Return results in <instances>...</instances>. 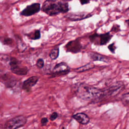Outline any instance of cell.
<instances>
[{"instance_id":"obj_1","label":"cell","mask_w":129,"mask_h":129,"mask_svg":"<svg viewBox=\"0 0 129 129\" xmlns=\"http://www.w3.org/2000/svg\"><path fill=\"white\" fill-rule=\"evenodd\" d=\"M76 94L80 99L92 102H98L105 98L103 89H99L85 83L76 85Z\"/></svg>"},{"instance_id":"obj_2","label":"cell","mask_w":129,"mask_h":129,"mask_svg":"<svg viewBox=\"0 0 129 129\" xmlns=\"http://www.w3.org/2000/svg\"><path fill=\"white\" fill-rule=\"evenodd\" d=\"M70 10L67 0H46L41 7V10L49 16L67 13Z\"/></svg>"},{"instance_id":"obj_3","label":"cell","mask_w":129,"mask_h":129,"mask_svg":"<svg viewBox=\"0 0 129 129\" xmlns=\"http://www.w3.org/2000/svg\"><path fill=\"white\" fill-rule=\"evenodd\" d=\"M9 65L11 72L17 75L24 76L28 73L27 67L21 64L20 62L15 57H11L9 60Z\"/></svg>"},{"instance_id":"obj_4","label":"cell","mask_w":129,"mask_h":129,"mask_svg":"<svg viewBox=\"0 0 129 129\" xmlns=\"http://www.w3.org/2000/svg\"><path fill=\"white\" fill-rule=\"evenodd\" d=\"M27 121V118L23 115L16 116L7 121L4 124V128L6 129H14L22 127L25 125Z\"/></svg>"},{"instance_id":"obj_5","label":"cell","mask_w":129,"mask_h":129,"mask_svg":"<svg viewBox=\"0 0 129 129\" xmlns=\"http://www.w3.org/2000/svg\"><path fill=\"white\" fill-rule=\"evenodd\" d=\"M112 35L109 32L104 34H93L89 36V39L92 43L95 45H103L106 44L112 38Z\"/></svg>"},{"instance_id":"obj_6","label":"cell","mask_w":129,"mask_h":129,"mask_svg":"<svg viewBox=\"0 0 129 129\" xmlns=\"http://www.w3.org/2000/svg\"><path fill=\"white\" fill-rule=\"evenodd\" d=\"M70 71L69 66L64 62H61L56 64L51 74V77H59L67 75Z\"/></svg>"},{"instance_id":"obj_7","label":"cell","mask_w":129,"mask_h":129,"mask_svg":"<svg viewBox=\"0 0 129 129\" xmlns=\"http://www.w3.org/2000/svg\"><path fill=\"white\" fill-rule=\"evenodd\" d=\"M40 3H34L30 5H28L20 13V15L25 17H29L32 16L41 10Z\"/></svg>"},{"instance_id":"obj_8","label":"cell","mask_w":129,"mask_h":129,"mask_svg":"<svg viewBox=\"0 0 129 129\" xmlns=\"http://www.w3.org/2000/svg\"><path fill=\"white\" fill-rule=\"evenodd\" d=\"M92 14L87 12H76L69 13L66 15L64 17L67 19L72 21H77L82 20L91 17Z\"/></svg>"},{"instance_id":"obj_9","label":"cell","mask_w":129,"mask_h":129,"mask_svg":"<svg viewBox=\"0 0 129 129\" xmlns=\"http://www.w3.org/2000/svg\"><path fill=\"white\" fill-rule=\"evenodd\" d=\"M64 48L67 52L76 53L81 51L82 48V45L79 40L76 39L75 40L70 41L67 43Z\"/></svg>"},{"instance_id":"obj_10","label":"cell","mask_w":129,"mask_h":129,"mask_svg":"<svg viewBox=\"0 0 129 129\" xmlns=\"http://www.w3.org/2000/svg\"><path fill=\"white\" fill-rule=\"evenodd\" d=\"M39 78L37 76H32L24 81L22 84V89L29 92L32 87L34 86L38 81Z\"/></svg>"},{"instance_id":"obj_11","label":"cell","mask_w":129,"mask_h":129,"mask_svg":"<svg viewBox=\"0 0 129 129\" xmlns=\"http://www.w3.org/2000/svg\"><path fill=\"white\" fill-rule=\"evenodd\" d=\"M73 117L82 124H87L90 122L89 116L85 113L79 112L73 115Z\"/></svg>"},{"instance_id":"obj_12","label":"cell","mask_w":129,"mask_h":129,"mask_svg":"<svg viewBox=\"0 0 129 129\" xmlns=\"http://www.w3.org/2000/svg\"><path fill=\"white\" fill-rule=\"evenodd\" d=\"M88 54L90 58L93 61H101L106 62H108V58L99 53L95 52H89Z\"/></svg>"},{"instance_id":"obj_13","label":"cell","mask_w":129,"mask_h":129,"mask_svg":"<svg viewBox=\"0 0 129 129\" xmlns=\"http://www.w3.org/2000/svg\"><path fill=\"white\" fill-rule=\"evenodd\" d=\"M95 67V65L93 63L89 62L87 63L85 65H84L82 67H79L78 68H76L75 70V71L77 73H81L83 72H85L86 71H88L89 70H91L92 69H93Z\"/></svg>"},{"instance_id":"obj_14","label":"cell","mask_w":129,"mask_h":129,"mask_svg":"<svg viewBox=\"0 0 129 129\" xmlns=\"http://www.w3.org/2000/svg\"><path fill=\"white\" fill-rule=\"evenodd\" d=\"M4 81H5V85L7 88H12L15 86L17 83V81L13 79L12 78L5 76L4 77Z\"/></svg>"},{"instance_id":"obj_15","label":"cell","mask_w":129,"mask_h":129,"mask_svg":"<svg viewBox=\"0 0 129 129\" xmlns=\"http://www.w3.org/2000/svg\"><path fill=\"white\" fill-rule=\"evenodd\" d=\"M59 54V49L58 47H55L53 49H52L49 53V57L50 58L52 59V60H54L56 59Z\"/></svg>"},{"instance_id":"obj_16","label":"cell","mask_w":129,"mask_h":129,"mask_svg":"<svg viewBox=\"0 0 129 129\" xmlns=\"http://www.w3.org/2000/svg\"><path fill=\"white\" fill-rule=\"evenodd\" d=\"M28 37L32 40H37L40 38L41 37V33L39 30H35L33 33H30L28 34Z\"/></svg>"},{"instance_id":"obj_17","label":"cell","mask_w":129,"mask_h":129,"mask_svg":"<svg viewBox=\"0 0 129 129\" xmlns=\"http://www.w3.org/2000/svg\"><path fill=\"white\" fill-rule=\"evenodd\" d=\"M122 103L126 106L129 105V92L124 94L121 97Z\"/></svg>"},{"instance_id":"obj_18","label":"cell","mask_w":129,"mask_h":129,"mask_svg":"<svg viewBox=\"0 0 129 129\" xmlns=\"http://www.w3.org/2000/svg\"><path fill=\"white\" fill-rule=\"evenodd\" d=\"M44 64V60L42 58H38L36 61V66H37V67H38V68L41 69L43 67Z\"/></svg>"},{"instance_id":"obj_19","label":"cell","mask_w":129,"mask_h":129,"mask_svg":"<svg viewBox=\"0 0 129 129\" xmlns=\"http://www.w3.org/2000/svg\"><path fill=\"white\" fill-rule=\"evenodd\" d=\"M58 113L56 112H53V113H52V114L50 115L49 119L51 121H53L55 119H56L58 117Z\"/></svg>"},{"instance_id":"obj_20","label":"cell","mask_w":129,"mask_h":129,"mask_svg":"<svg viewBox=\"0 0 129 129\" xmlns=\"http://www.w3.org/2000/svg\"><path fill=\"white\" fill-rule=\"evenodd\" d=\"M108 49H109V50L112 52V53H114L115 52V50L116 48V47L114 45V43H112L111 44H110L108 46Z\"/></svg>"},{"instance_id":"obj_21","label":"cell","mask_w":129,"mask_h":129,"mask_svg":"<svg viewBox=\"0 0 129 129\" xmlns=\"http://www.w3.org/2000/svg\"><path fill=\"white\" fill-rule=\"evenodd\" d=\"M48 122V118L46 117H43L41 119V124L42 126L45 125Z\"/></svg>"},{"instance_id":"obj_22","label":"cell","mask_w":129,"mask_h":129,"mask_svg":"<svg viewBox=\"0 0 129 129\" xmlns=\"http://www.w3.org/2000/svg\"><path fill=\"white\" fill-rule=\"evenodd\" d=\"M119 30V26L115 25L112 27L111 31H114V32H116V31H118Z\"/></svg>"},{"instance_id":"obj_23","label":"cell","mask_w":129,"mask_h":129,"mask_svg":"<svg viewBox=\"0 0 129 129\" xmlns=\"http://www.w3.org/2000/svg\"><path fill=\"white\" fill-rule=\"evenodd\" d=\"M13 40H12L10 38H7V39H5V40H4V43L5 44H7V45H9V44H12V43L13 42Z\"/></svg>"},{"instance_id":"obj_24","label":"cell","mask_w":129,"mask_h":129,"mask_svg":"<svg viewBox=\"0 0 129 129\" xmlns=\"http://www.w3.org/2000/svg\"><path fill=\"white\" fill-rule=\"evenodd\" d=\"M79 1H80V3L82 5L88 4L90 3V2L91 1V0H79Z\"/></svg>"},{"instance_id":"obj_25","label":"cell","mask_w":129,"mask_h":129,"mask_svg":"<svg viewBox=\"0 0 129 129\" xmlns=\"http://www.w3.org/2000/svg\"><path fill=\"white\" fill-rule=\"evenodd\" d=\"M125 23H126L127 25H129V19L126 20L125 21Z\"/></svg>"},{"instance_id":"obj_26","label":"cell","mask_w":129,"mask_h":129,"mask_svg":"<svg viewBox=\"0 0 129 129\" xmlns=\"http://www.w3.org/2000/svg\"><path fill=\"white\" fill-rule=\"evenodd\" d=\"M126 13H127L128 15H129V7H128V9L126 10Z\"/></svg>"}]
</instances>
